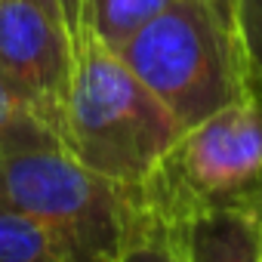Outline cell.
Returning a JSON list of instances; mask_svg holds the SVG:
<instances>
[{"label":"cell","instance_id":"obj_13","mask_svg":"<svg viewBox=\"0 0 262 262\" xmlns=\"http://www.w3.org/2000/svg\"><path fill=\"white\" fill-rule=\"evenodd\" d=\"M204 4L222 19V25H228L234 31V0H204Z\"/></svg>","mask_w":262,"mask_h":262},{"label":"cell","instance_id":"obj_3","mask_svg":"<svg viewBox=\"0 0 262 262\" xmlns=\"http://www.w3.org/2000/svg\"><path fill=\"white\" fill-rule=\"evenodd\" d=\"M117 56L167 105L182 129L250 90L237 34L204 0H176L142 25Z\"/></svg>","mask_w":262,"mask_h":262},{"label":"cell","instance_id":"obj_9","mask_svg":"<svg viewBox=\"0 0 262 262\" xmlns=\"http://www.w3.org/2000/svg\"><path fill=\"white\" fill-rule=\"evenodd\" d=\"M0 262H59L47 234L22 213L0 207Z\"/></svg>","mask_w":262,"mask_h":262},{"label":"cell","instance_id":"obj_16","mask_svg":"<svg viewBox=\"0 0 262 262\" xmlns=\"http://www.w3.org/2000/svg\"><path fill=\"white\" fill-rule=\"evenodd\" d=\"M259 262H262V228H259Z\"/></svg>","mask_w":262,"mask_h":262},{"label":"cell","instance_id":"obj_15","mask_svg":"<svg viewBox=\"0 0 262 262\" xmlns=\"http://www.w3.org/2000/svg\"><path fill=\"white\" fill-rule=\"evenodd\" d=\"M256 213L262 216V191H259V198H256Z\"/></svg>","mask_w":262,"mask_h":262},{"label":"cell","instance_id":"obj_4","mask_svg":"<svg viewBox=\"0 0 262 262\" xmlns=\"http://www.w3.org/2000/svg\"><path fill=\"white\" fill-rule=\"evenodd\" d=\"M194 204H247L262 191V96L247 90L179 136L167 158Z\"/></svg>","mask_w":262,"mask_h":262},{"label":"cell","instance_id":"obj_7","mask_svg":"<svg viewBox=\"0 0 262 262\" xmlns=\"http://www.w3.org/2000/svg\"><path fill=\"white\" fill-rule=\"evenodd\" d=\"M259 228L262 216L247 204H194L185 194L182 256L185 262H259Z\"/></svg>","mask_w":262,"mask_h":262},{"label":"cell","instance_id":"obj_14","mask_svg":"<svg viewBox=\"0 0 262 262\" xmlns=\"http://www.w3.org/2000/svg\"><path fill=\"white\" fill-rule=\"evenodd\" d=\"M37 4H40V7H47V10H53V13L59 16V7H56V0H37ZM59 19H62V16H59Z\"/></svg>","mask_w":262,"mask_h":262},{"label":"cell","instance_id":"obj_8","mask_svg":"<svg viewBox=\"0 0 262 262\" xmlns=\"http://www.w3.org/2000/svg\"><path fill=\"white\" fill-rule=\"evenodd\" d=\"M176 0H83L80 28H90L114 53L133 37L142 25L161 16Z\"/></svg>","mask_w":262,"mask_h":262},{"label":"cell","instance_id":"obj_1","mask_svg":"<svg viewBox=\"0 0 262 262\" xmlns=\"http://www.w3.org/2000/svg\"><path fill=\"white\" fill-rule=\"evenodd\" d=\"M185 129L90 28L71 37L62 145L93 173L136 188L173 155Z\"/></svg>","mask_w":262,"mask_h":262},{"label":"cell","instance_id":"obj_10","mask_svg":"<svg viewBox=\"0 0 262 262\" xmlns=\"http://www.w3.org/2000/svg\"><path fill=\"white\" fill-rule=\"evenodd\" d=\"M234 34L247 86L262 96V0H234Z\"/></svg>","mask_w":262,"mask_h":262},{"label":"cell","instance_id":"obj_11","mask_svg":"<svg viewBox=\"0 0 262 262\" xmlns=\"http://www.w3.org/2000/svg\"><path fill=\"white\" fill-rule=\"evenodd\" d=\"M53 133L37 120L31 117L10 93L7 86L0 83V158H4L10 148L25 145V142H37V139H50ZM56 139V136H53Z\"/></svg>","mask_w":262,"mask_h":262},{"label":"cell","instance_id":"obj_12","mask_svg":"<svg viewBox=\"0 0 262 262\" xmlns=\"http://www.w3.org/2000/svg\"><path fill=\"white\" fill-rule=\"evenodd\" d=\"M59 7V16H62V25L68 28V34L74 37L80 31V10H83V0H56Z\"/></svg>","mask_w":262,"mask_h":262},{"label":"cell","instance_id":"obj_2","mask_svg":"<svg viewBox=\"0 0 262 262\" xmlns=\"http://www.w3.org/2000/svg\"><path fill=\"white\" fill-rule=\"evenodd\" d=\"M129 194L83 167L59 139H37L0 158V207L28 216L59 262H117Z\"/></svg>","mask_w":262,"mask_h":262},{"label":"cell","instance_id":"obj_6","mask_svg":"<svg viewBox=\"0 0 262 262\" xmlns=\"http://www.w3.org/2000/svg\"><path fill=\"white\" fill-rule=\"evenodd\" d=\"M185 194L164 164L129 194V216L117 262H185L182 256Z\"/></svg>","mask_w":262,"mask_h":262},{"label":"cell","instance_id":"obj_5","mask_svg":"<svg viewBox=\"0 0 262 262\" xmlns=\"http://www.w3.org/2000/svg\"><path fill=\"white\" fill-rule=\"evenodd\" d=\"M0 83L62 142L71 34L37 0H0Z\"/></svg>","mask_w":262,"mask_h":262}]
</instances>
